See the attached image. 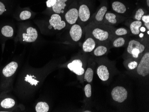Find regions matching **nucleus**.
<instances>
[{
  "mask_svg": "<svg viewBox=\"0 0 149 112\" xmlns=\"http://www.w3.org/2000/svg\"><path fill=\"white\" fill-rule=\"evenodd\" d=\"M89 29L90 36L100 44L108 42L113 36V29L107 25L97 23L91 25Z\"/></svg>",
  "mask_w": 149,
  "mask_h": 112,
  "instance_id": "1",
  "label": "nucleus"
},
{
  "mask_svg": "<svg viewBox=\"0 0 149 112\" xmlns=\"http://www.w3.org/2000/svg\"><path fill=\"white\" fill-rule=\"evenodd\" d=\"M145 45L140 42L132 39L130 41L127 47V53L129 56V59L139 60L145 52Z\"/></svg>",
  "mask_w": 149,
  "mask_h": 112,
  "instance_id": "2",
  "label": "nucleus"
},
{
  "mask_svg": "<svg viewBox=\"0 0 149 112\" xmlns=\"http://www.w3.org/2000/svg\"><path fill=\"white\" fill-rule=\"evenodd\" d=\"M136 70L139 76L144 77L149 74V52H145L141 57Z\"/></svg>",
  "mask_w": 149,
  "mask_h": 112,
  "instance_id": "3",
  "label": "nucleus"
},
{
  "mask_svg": "<svg viewBox=\"0 0 149 112\" xmlns=\"http://www.w3.org/2000/svg\"><path fill=\"white\" fill-rule=\"evenodd\" d=\"M111 97L114 102L122 103L128 98V91L125 88L120 86L115 87L111 93Z\"/></svg>",
  "mask_w": 149,
  "mask_h": 112,
  "instance_id": "4",
  "label": "nucleus"
},
{
  "mask_svg": "<svg viewBox=\"0 0 149 112\" xmlns=\"http://www.w3.org/2000/svg\"><path fill=\"white\" fill-rule=\"evenodd\" d=\"M83 63L80 59H74L67 64L68 68L78 76H83L85 72Z\"/></svg>",
  "mask_w": 149,
  "mask_h": 112,
  "instance_id": "5",
  "label": "nucleus"
},
{
  "mask_svg": "<svg viewBox=\"0 0 149 112\" xmlns=\"http://www.w3.org/2000/svg\"><path fill=\"white\" fill-rule=\"evenodd\" d=\"M16 106L15 100L11 97H6L0 99V112H10Z\"/></svg>",
  "mask_w": 149,
  "mask_h": 112,
  "instance_id": "6",
  "label": "nucleus"
},
{
  "mask_svg": "<svg viewBox=\"0 0 149 112\" xmlns=\"http://www.w3.org/2000/svg\"><path fill=\"white\" fill-rule=\"evenodd\" d=\"M51 28L53 27L55 30H61L65 28L66 22L62 20L61 17L58 14H55L52 15L49 20Z\"/></svg>",
  "mask_w": 149,
  "mask_h": 112,
  "instance_id": "7",
  "label": "nucleus"
},
{
  "mask_svg": "<svg viewBox=\"0 0 149 112\" xmlns=\"http://www.w3.org/2000/svg\"><path fill=\"white\" fill-rule=\"evenodd\" d=\"M18 67V64L17 62H11L3 68L2 71V76L5 78H10L15 74Z\"/></svg>",
  "mask_w": 149,
  "mask_h": 112,
  "instance_id": "8",
  "label": "nucleus"
},
{
  "mask_svg": "<svg viewBox=\"0 0 149 112\" xmlns=\"http://www.w3.org/2000/svg\"><path fill=\"white\" fill-rule=\"evenodd\" d=\"M38 34L37 30L35 28L30 27L26 30V33H23V41L27 42H33L36 41L37 39Z\"/></svg>",
  "mask_w": 149,
  "mask_h": 112,
  "instance_id": "9",
  "label": "nucleus"
},
{
  "mask_svg": "<svg viewBox=\"0 0 149 112\" xmlns=\"http://www.w3.org/2000/svg\"><path fill=\"white\" fill-rule=\"evenodd\" d=\"M97 73L98 77L101 81L106 82L110 77V72L108 67L104 64L99 65L97 69Z\"/></svg>",
  "mask_w": 149,
  "mask_h": 112,
  "instance_id": "10",
  "label": "nucleus"
},
{
  "mask_svg": "<svg viewBox=\"0 0 149 112\" xmlns=\"http://www.w3.org/2000/svg\"><path fill=\"white\" fill-rule=\"evenodd\" d=\"M69 33L74 41H79L82 36V29L79 25L74 24L71 27Z\"/></svg>",
  "mask_w": 149,
  "mask_h": 112,
  "instance_id": "11",
  "label": "nucleus"
},
{
  "mask_svg": "<svg viewBox=\"0 0 149 112\" xmlns=\"http://www.w3.org/2000/svg\"><path fill=\"white\" fill-rule=\"evenodd\" d=\"M79 17L78 10L76 8H72L66 13L65 19L70 25H74L77 21Z\"/></svg>",
  "mask_w": 149,
  "mask_h": 112,
  "instance_id": "12",
  "label": "nucleus"
},
{
  "mask_svg": "<svg viewBox=\"0 0 149 112\" xmlns=\"http://www.w3.org/2000/svg\"><path fill=\"white\" fill-rule=\"evenodd\" d=\"M79 17L83 22H86L90 17V11L87 5H82L79 7L78 10Z\"/></svg>",
  "mask_w": 149,
  "mask_h": 112,
  "instance_id": "13",
  "label": "nucleus"
},
{
  "mask_svg": "<svg viewBox=\"0 0 149 112\" xmlns=\"http://www.w3.org/2000/svg\"><path fill=\"white\" fill-rule=\"evenodd\" d=\"M96 41L92 37H88L83 44V50L84 52H93L96 47Z\"/></svg>",
  "mask_w": 149,
  "mask_h": 112,
  "instance_id": "14",
  "label": "nucleus"
},
{
  "mask_svg": "<svg viewBox=\"0 0 149 112\" xmlns=\"http://www.w3.org/2000/svg\"><path fill=\"white\" fill-rule=\"evenodd\" d=\"M68 0H56V4L53 6V10L57 14H61L62 11L65 9L67 5L66 2Z\"/></svg>",
  "mask_w": 149,
  "mask_h": 112,
  "instance_id": "15",
  "label": "nucleus"
},
{
  "mask_svg": "<svg viewBox=\"0 0 149 112\" xmlns=\"http://www.w3.org/2000/svg\"><path fill=\"white\" fill-rule=\"evenodd\" d=\"M112 8L115 12L118 14H124L126 11L125 5L120 1H116L113 2Z\"/></svg>",
  "mask_w": 149,
  "mask_h": 112,
  "instance_id": "16",
  "label": "nucleus"
},
{
  "mask_svg": "<svg viewBox=\"0 0 149 112\" xmlns=\"http://www.w3.org/2000/svg\"><path fill=\"white\" fill-rule=\"evenodd\" d=\"M108 48L107 46L100 45L95 47L93 51V55L96 57H100L104 56L107 53Z\"/></svg>",
  "mask_w": 149,
  "mask_h": 112,
  "instance_id": "17",
  "label": "nucleus"
},
{
  "mask_svg": "<svg viewBox=\"0 0 149 112\" xmlns=\"http://www.w3.org/2000/svg\"><path fill=\"white\" fill-rule=\"evenodd\" d=\"M142 26V22L141 21H135L130 25V30L132 34L134 35H139L140 33V28Z\"/></svg>",
  "mask_w": 149,
  "mask_h": 112,
  "instance_id": "18",
  "label": "nucleus"
},
{
  "mask_svg": "<svg viewBox=\"0 0 149 112\" xmlns=\"http://www.w3.org/2000/svg\"><path fill=\"white\" fill-rule=\"evenodd\" d=\"M107 8L105 6L101 7L95 16V20L97 23H100L103 21L105 14L107 13Z\"/></svg>",
  "mask_w": 149,
  "mask_h": 112,
  "instance_id": "19",
  "label": "nucleus"
},
{
  "mask_svg": "<svg viewBox=\"0 0 149 112\" xmlns=\"http://www.w3.org/2000/svg\"><path fill=\"white\" fill-rule=\"evenodd\" d=\"M35 109L36 112H47L49 110V106L46 102H40L37 104Z\"/></svg>",
  "mask_w": 149,
  "mask_h": 112,
  "instance_id": "20",
  "label": "nucleus"
},
{
  "mask_svg": "<svg viewBox=\"0 0 149 112\" xmlns=\"http://www.w3.org/2000/svg\"><path fill=\"white\" fill-rule=\"evenodd\" d=\"M104 17H105V20L107 21L108 23H109L110 24L115 25L118 22L116 15L113 14L112 13H106L105 16H104Z\"/></svg>",
  "mask_w": 149,
  "mask_h": 112,
  "instance_id": "21",
  "label": "nucleus"
},
{
  "mask_svg": "<svg viewBox=\"0 0 149 112\" xmlns=\"http://www.w3.org/2000/svg\"><path fill=\"white\" fill-rule=\"evenodd\" d=\"M84 79L87 82L92 83L93 79L94 71L91 67L87 68L84 72Z\"/></svg>",
  "mask_w": 149,
  "mask_h": 112,
  "instance_id": "22",
  "label": "nucleus"
},
{
  "mask_svg": "<svg viewBox=\"0 0 149 112\" xmlns=\"http://www.w3.org/2000/svg\"><path fill=\"white\" fill-rule=\"evenodd\" d=\"M1 31L2 35L6 37H11L13 35V29L10 26H4L1 29Z\"/></svg>",
  "mask_w": 149,
  "mask_h": 112,
  "instance_id": "23",
  "label": "nucleus"
},
{
  "mask_svg": "<svg viewBox=\"0 0 149 112\" xmlns=\"http://www.w3.org/2000/svg\"><path fill=\"white\" fill-rule=\"evenodd\" d=\"M139 60H134V59L128 60V61H126L127 62L126 66L127 68L130 70H134L138 67Z\"/></svg>",
  "mask_w": 149,
  "mask_h": 112,
  "instance_id": "24",
  "label": "nucleus"
},
{
  "mask_svg": "<svg viewBox=\"0 0 149 112\" xmlns=\"http://www.w3.org/2000/svg\"><path fill=\"white\" fill-rule=\"evenodd\" d=\"M125 40L123 37H120L115 39L113 42V47L116 48L122 47L125 44Z\"/></svg>",
  "mask_w": 149,
  "mask_h": 112,
  "instance_id": "25",
  "label": "nucleus"
},
{
  "mask_svg": "<svg viewBox=\"0 0 149 112\" xmlns=\"http://www.w3.org/2000/svg\"><path fill=\"white\" fill-rule=\"evenodd\" d=\"M84 93L86 97L87 98L91 97L92 95V86L90 83L86 84L84 88Z\"/></svg>",
  "mask_w": 149,
  "mask_h": 112,
  "instance_id": "26",
  "label": "nucleus"
},
{
  "mask_svg": "<svg viewBox=\"0 0 149 112\" xmlns=\"http://www.w3.org/2000/svg\"><path fill=\"white\" fill-rule=\"evenodd\" d=\"M31 16V13L29 11H23L21 13L20 18L22 20H26L29 19Z\"/></svg>",
  "mask_w": 149,
  "mask_h": 112,
  "instance_id": "27",
  "label": "nucleus"
},
{
  "mask_svg": "<svg viewBox=\"0 0 149 112\" xmlns=\"http://www.w3.org/2000/svg\"><path fill=\"white\" fill-rule=\"evenodd\" d=\"M114 34L117 36L125 35L128 33V31L125 28H119L116 29L114 31Z\"/></svg>",
  "mask_w": 149,
  "mask_h": 112,
  "instance_id": "28",
  "label": "nucleus"
},
{
  "mask_svg": "<svg viewBox=\"0 0 149 112\" xmlns=\"http://www.w3.org/2000/svg\"><path fill=\"white\" fill-rule=\"evenodd\" d=\"M145 15V12L143 9L140 8L139 10H137L135 15H134V19L136 20H141V17Z\"/></svg>",
  "mask_w": 149,
  "mask_h": 112,
  "instance_id": "29",
  "label": "nucleus"
},
{
  "mask_svg": "<svg viewBox=\"0 0 149 112\" xmlns=\"http://www.w3.org/2000/svg\"><path fill=\"white\" fill-rule=\"evenodd\" d=\"M56 0H47L46 2L47 7L48 8L52 7L56 4Z\"/></svg>",
  "mask_w": 149,
  "mask_h": 112,
  "instance_id": "30",
  "label": "nucleus"
},
{
  "mask_svg": "<svg viewBox=\"0 0 149 112\" xmlns=\"http://www.w3.org/2000/svg\"><path fill=\"white\" fill-rule=\"evenodd\" d=\"M5 11H6V9L5 5L2 2H0V15H2Z\"/></svg>",
  "mask_w": 149,
  "mask_h": 112,
  "instance_id": "31",
  "label": "nucleus"
},
{
  "mask_svg": "<svg viewBox=\"0 0 149 112\" xmlns=\"http://www.w3.org/2000/svg\"><path fill=\"white\" fill-rule=\"evenodd\" d=\"M141 20L144 23H149V15H144L141 17Z\"/></svg>",
  "mask_w": 149,
  "mask_h": 112,
  "instance_id": "32",
  "label": "nucleus"
},
{
  "mask_svg": "<svg viewBox=\"0 0 149 112\" xmlns=\"http://www.w3.org/2000/svg\"><path fill=\"white\" fill-rule=\"evenodd\" d=\"M140 32H141L144 33L146 31V29L144 26H141L140 28Z\"/></svg>",
  "mask_w": 149,
  "mask_h": 112,
  "instance_id": "33",
  "label": "nucleus"
},
{
  "mask_svg": "<svg viewBox=\"0 0 149 112\" xmlns=\"http://www.w3.org/2000/svg\"><path fill=\"white\" fill-rule=\"evenodd\" d=\"M144 26H145L147 30H149V23H144Z\"/></svg>",
  "mask_w": 149,
  "mask_h": 112,
  "instance_id": "34",
  "label": "nucleus"
},
{
  "mask_svg": "<svg viewBox=\"0 0 149 112\" xmlns=\"http://www.w3.org/2000/svg\"><path fill=\"white\" fill-rule=\"evenodd\" d=\"M139 35L140 37L141 38H142L144 36V34H143V33H141Z\"/></svg>",
  "mask_w": 149,
  "mask_h": 112,
  "instance_id": "35",
  "label": "nucleus"
},
{
  "mask_svg": "<svg viewBox=\"0 0 149 112\" xmlns=\"http://www.w3.org/2000/svg\"><path fill=\"white\" fill-rule=\"evenodd\" d=\"M146 4H147L148 7L149 6V0H146Z\"/></svg>",
  "mask_w": 149,
  "mask_h": 112,
  "instance_id": "36",
  "label": "nucleus"
},
{
  "mask_svg": "<svg viewBox=\"0 0 149 112\" xmlns=\"http://www.w3.org/2000/svg\"><path fill=\"white\" fill-rule=\"evenodd\" d=\"M84 112H91V111H88V110H87V111H84Z\"/></svg>",
  "mask_w": 149,
  "mask_h": 112,
  "instance_id": "37",
  "label": "nucleus"
},
{
  "mask_svg": "<svg viewBox=\"0 0 149 112\" xmlns=\"http://www.w3.org/2000/svg\"><path fill=\"white\" fill-rule=\"evenodd\" d=\"M147 34H148V35H149V30H148V31H147Z\"/></svg>",
  "mask_w": 149,
  "mask_h": 112,
  "instance_id": "38",
  "label": "nucleus"
}]
</instances>
